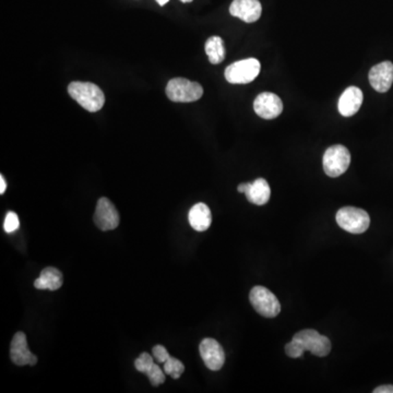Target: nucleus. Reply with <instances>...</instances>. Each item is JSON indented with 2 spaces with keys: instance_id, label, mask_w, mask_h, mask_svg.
Here are the masks:
<instances>
[{
  "instance_id": "obj_17",
  "label": "nucleus",
  "mask_w": 393,
  "mask_h": 393,
  "mask_svg": "<svg viewBox=\"0 0 393 393\" xmlns=\"http://www.w3.org/2000/svg\"><path fill=\"white\" fill-rule=\"evenodd\" d=\"M189 224L196 232H205L212 223V214L205 203H196L188 213Z\"/></svg>"
},
{
  "instance_id": "obj_22",
  "label": "nucleus",
  "mask_w": 393,
  "mask_h": 393,
  "mask_svg": "<svg viewBox=\"0 0 393 393\" xmlns=\"http://www.w3.org/2000/svg\"><path fill=\"white\" fill-rule=\"evenodd\" d=\"M19 226L20 221L18 216H16V213L11 212V211L7 213L5 222H3V229H5V232L10 234V233H14V232L19 229Z\"/></svg>"
},
{
  "instance_id": "obj_10",
  "label": "nucleus",
  "mask_w": 393,
  "mask_h": 393,
  "mask_svg": "<svg viewBox=\"0 0 393 393\" xmlns=\"http://www.w3.org/2000/svg\"><path fill=\"white\" fill-rule=\"evenodd\" d=\"M200 355L205 366L213 372H218L225 363V353L220 343L214 339L207 337L199 346Z\"/></svg>"
},
{
  "instance_id": "obj_13",
  "label": "nucleus",
  "mask_w": 393,
  "mask_h": 393,
  "mask_svg": "<svg viewBox=\"0 0 393 393\" xmlns=\"http://www.w3.org/2000/svg\"><path fill=\"white\" fill-rule=\"evenodd\" d=\"M370 85L379 93L390 90L393 83V64L391 61H383L370 69Z\"/></svg>"
},
{
  "instance_id": "obj_19",
  "label": "nucleus",
  "mask_w": 393,
  "mask_h": 393,
  "mask_svg": "<svg viewBox=\"0 0 393 393\" xmlns=\"http://www.w3.org/2000/svg\"><path fill=\"white\" fill-rule=\"evenodd\" d=\"M205 53L211 64H221L225 59V46L220 36H211L205 43Z\"/></svg>"
},
{
  "instance_id": "obj_8",
  "label": "nucleus",
  "mask_w": 393,
  "mask_h": 393,
  "mask_svg": "<svg viewBox=\"0 0 393 393\" xmlns=\"http://www.w3.org/2000/svg\"><path fill=\"white\" fill-rule=\"evenodd\" d=\"M94 223L101 231H113L120 225V214L113 202L105 196L100 198L94 213Z\"/></svg>"
},
{
  "instance_id": "obj_16",
  "label": "nucleus",
  "mask_w": 393,
  "mask_h": 393,
  "mask_svg": "<svg viewBox=\"0 0 393 393\" xmlns=\"http://www.w3.org/2000/svg\"><path fill=\"white\" fill-rule=\"evenodd\" d=\"M135 367L139 372L146 374L149 378L150 383L153 387L162 385L165 383L164 370L159 368V365L155 364L150 354L141 353L138 359L135 361Z\"/></svg>"
},
{
  "instance_id": "obj_27",
  "label": "nucleus",
  "mask_w": 393,
  "mask_h": 393,
  "mask_svg": "<svg viewBox=\"0 0 393 393\" xmlns=\"http://www.w3.org/2000/svg\"><path fill=\"white\" fill-rule=\"evenodd\" d=\"M183 3H192V0H181Z\"/></svg>"
},
{
  "instance_id": "obj_6",
  "label": "nucleus",
  "mask_w": 393,
  "mask_h": 393,
  "mask_svg": "<svg viewBox=\"0 0 393 393\" xmlns=\"http://www.w3.org/2000/svg\"><path fill=\"white\" fill-rule=\"evenodd\" d=\"M249 300L258 314L266 318H274L281 311V305L276 295L266 287H254L250 291Z\"/></svg>"
},
{
  "instance_id": "obj_14",
  "label": "nucleus",
  "mask_w": 393,
  "mask_h": 393,
  "mask_svg": "<svg viewBox=\"0 0 393 393\" xmlns=\"http://www.w3.org/2000/svg\"><path fill=\"white\" fill-rule=\"evenodd\" d=\"M262 5L259 0H234L229 7V14L247 23L259 20Z\"/></svg>"
},
{
  "instance_id": "obj_20",
  "label": "nucleus",
  "mask_w": 393,
  "mask_h": 393,
  "mask_svg": "<svg viewBox=\"0 0 393 393\" xmlns=\"http://www.w3.org/2000/svg\"><path fill=\"white\" fill-rule=\"evenodd\" d=\"M183 372H185V366H183V363L179 359L170 356L168 361H165L164 372L166 374H170L173 379L181 378Z\"/></svg>"
},
{
  "instance_id": "obj_3",
  "label": "nucleus",
  "mask_w": 393,
  "mask_h": 393,
  "mask_svg": "<svg viewBox=\"0 0 393 393\" xmlns=\"http://www.w3.org/2000/svg\"><path fill=\"white\" fill-rule=\"evenodd\" d=\"M166 96L176 103L196 102L203 96V89L199 83L192 82L183 78L170 80L166 87Z\"/></svg>"
},
{
  "instance_id": "obj_26",
  "label": "nucleus",
  "mask_w": 393,
  "mask_h": 393,
  "mask_svg": "<svg viewBox=\"0 0 393 393\" xmlns=\"http://www.w3.org/2000/svg\"><path fill=\"white\" fill-rule=\"evenodd\" d=\"M170 0H157V3H159V5H164L168 3Z\"/></svg>"
},
{
  "instance_id": "obj_23",
  "label": "nucleus",
  "mask_w": 393,
  "mask_h": 393,
  "mask_svg": "<svg viewBox=\"0 0 393 393\" xmlns=\"http://www.w3.org/2000/svg\"><path fill=\"white\" fill-rule=\"evenodd\" d=\"M152 353H153L155 359H157V363H159V364H164L165 361H168V357H170L168 350L163 346H153Z\"/></svg>"
},
{
  "instance_id": "obj_2",
  "label": "nucleus",
  "mask_w": 393,
  "mask_h": 393,
  "mask_svg": "<svg viewBox=\"0 0 393 393\" xmlns=\"http://www.w3.org/2000/svg\"><path fill=\"white\" fill-rule=\"evenodd\" d=\"M337 225L351 234H361L370 225V214L363 209L355 207H344L337 211Z\"/></svg>"
},
{
  "instance_id": "obj_21",
  "label": "nucleus",
  "mask_w": 393,
  "mask_h": 393,
  "mask_svg": "<svg viewBox=\"0 0 393 393\" xmlns=\"http://www.w3.org/2000/svg\"><path fill=\"white\" fill-rule=\"evenodd\" d=\"M305 348L298 342L297 340L293 339L290 343H287L285 346V353L287 356H290L292 359H298L300 356H303L305 353Z\"/></svg>"
},
{
  "instance_id": "obj_7",
  "label": "nucleus",
  "mask_w": 393,
  "mask_h": 393,
  "mask_svg": "<svg viewBox=\"0 0 393 393\" xmlns=\"http://www.w3.org/2000/svg\"><path fill=\"white\" fill-rule=\"evenodd\" d=\"M293 339L297 340L305 348V351H309L319 357H324L331 351V342L329 339L317 333L316 330H303L296 333Z\"/></svg>"
},
{
  "instance_id": "obj_15",
  "label": "nucleus",
  "mask_w": 393,
  "mask_h": 393,
  "mask_svg": "<svg viewBox=\"0 0 393 393\" xmlns=\"http://www.w3.org/2000/svg\"><path fill=\"white\" fill-rule=\"evenodd\" d=\"M363 101H364V96L361 89L357 87H350L341 96L337 109L344 117H351L359 112Z\"/></svg>"
},
{
  "instance_id": "obj_12",
  "label": "nucleus",
  "mask_w": 393,
  "mask_h": 393,
  "mask_svg": "<svg viewBox=\"0 0 393 393\" xmlns=\"http://www.w3.org/2000/svg\"><path fill=\"white\" fill-rule=\"evenodd\" d=\"M237 190L244 192L248 201L256 205H266L271 196V189L268 181L263 178H258L254 183H240Z\"/></svg>"
},
{
  "instance_id": "obj_5",
  "label": "nucleus",
  "mask_w": 393,
  "mask_h": 393,
  "mask_svg": "<svg viewBox=\"0 0 393 393\" xmlns=\"http://www.w3.org/2000/svg\"><path fill=\"white\" fill-rule=\"evenodd\" d=\"M261 65L256 58L243 59L229 65L225 69V79L233 85L253 82L260 74Z\"/></svg>"
},
{
  "instance_id": "obj_11",
  "label": "nucleus",
  "mask_w": 393,
  "mask_h": 393,
  "mask_svg": "<svg viewBox=\"0 0 393 393\" xmlns=\"http://www.w3.org/2000/svg\"><path fill=\"white\" fill-rule=\"evenodd\" d=\"M10 359L18 366H34L38 357L27 348V335L24 333H16L11 341Z\"/></svg>"
},
{
  "instance_id": "obj_9",
  "label": "nucleus",
  "mask_w": 393,
  "mask_h": 393,
  "mask_svg": "<svg viewBox=\"0 0 393 393\" xmlns=\"http://www.w3.org/2000/svg\"><path fill=\"white\" fill-rule=\"evenodd\" d=\"M256 114L263 120H274L283 112L281 98L271 92H262L254 102Z\"/></svg>"
},
{
  "instance_id": "obj_18",
  "label": "nucleus",
  "mask_w": 393,
  "mask_h": 393,
  "mask_svg": "<svg viewBox=\"0 0 393 393\" xmlns=\"http://www.w3.org/2000/svg\"><path fill=\"white\" fill-rule=\"evenodd\" d=\"M64 283V276L58 269L47 267L41 272L40 276L35 280L34 287L38 290L57 291Z\"/></svg>"
},
{
  "instance_id": "obj_24",
  "label": "nucleus",
  "mask_w": 393,
  "mask_h": 393,
  "mask_svg": "<svg viewBox=\"0 0 393 393\" xmlns=\"http://www.w3.org/2000/svg\"><path fill=\"white\" fill-rule=\"evenodd\" d=\"M374 393H393V385H380L378 388L374 389Z\"/></svg>"
},
{
  "instance_id": "obj_4",
  "label": "nucleus",
  "mask_w": 393,
  "mask_h": 393,
  "mask_svg": "<svg viewBox=\"0 0 393 393\" xmlns=\"http://www.w3.org/2000/svg\"><path fill=\"white\" fill-rule=\"evenodd\" d=\"M351 163V153L342 144H335L326 150L322 159L324 173L329 177H339L348 170Z\"/></svg>"
},
{
  "instance_id": "obj_1",
  "label": "nucleus",
  "mask_w": 393,
  "mask_h": 393,
  "mask_svg": "<svg viewBox=\"0 0 393 393\" xmlns=\"http://www.w3.org/2000/svg\"><path fill=\"white\" fill-rule=\"evenodd\" d=\"M68 93L75 101L89 112H98L105 103L103 91L91 82L75 81L68 87Z\"/></svg>"
},
{
  "instance_id": "obj_25",
  "label": "nucleus",
  "mask_w": 393,
  "mask_h": 393,
  "mask_svg": "<svg viewBox=\"0 0 393 393\" xmlns=\"http://www.w3.org/2000/svg\"><path fill=\"white\" fill-rule=\"evenodd\" d=\"M5 189H7V183H5V177L0 175V194H5Z\"/></svg>"
}]
</instances>
